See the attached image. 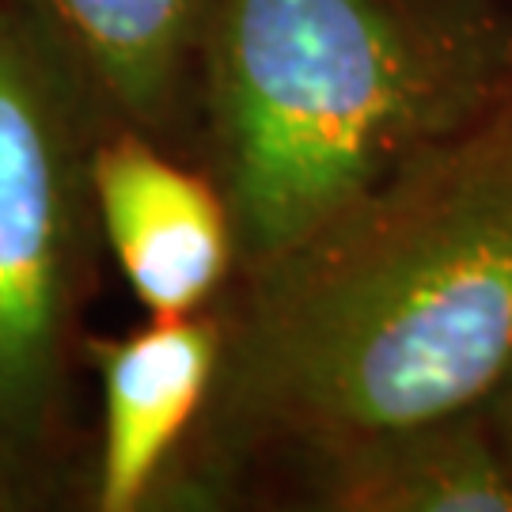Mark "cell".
Wrapping results in <instances>:
<instances>
[{
    "instance_id": "obj_1",
    "label": "cell",
    "mask_w": 512,
    "mask_h": 512,
    "mask_svg": "<svg viewBox=\"0 0 512 512\" xmlns=\"http://www.w3.org/2000/svg\"><path fill=\"white\" fill-rule=\"evenodd\" d=\"M213 395L160 509H220L512 372V92L220 296Z\"/></svg>"
},
{
    "instance_id": "obj_4",
    "label": "cell",
    "mask_w": 512,
    "mask_h": 512,
    "mask_svg": "<svg viewBox=\"0 0 512 512\" xmlns=\"http://www.w3.org/2000/svg\"><path fill=\"white\" fill-rule=\"evenodd\" d=\"M103 251L148 315L217 308L239 270L232 205L209 167L107 122L92 152Z\"/></svg>"
},
{
    "instance_id": "obj_3",
    "label": "cell",
    "mask_w": 512,
    "mask_h": 512,
    "mask_svg": "<svg viewBox=\"0 0 512 512\" xmlns=\"http://www.w3.org/2000/svg\"><path fill=\"white\" fill-rule=\"evenodd\" d=\"M110 114L35 0L0 8V512L46 509L80 463L84 315L103 251L92 152Z\"/></svg>"
},
{
    "instance_id": "obj_2",
    "label": "cell",
    "mask_w": 512,
    "mask_h": 512,
    "mask_svg": "<svg viewBox=\"0 0 512 512\" xmlns=\"http://www.w3.org/2000/svg\"><path fill=\"white\" fill-rule=\"evenodd\" d=\"M512 92V0H213L194 160L239 266L285 247Z\"/></svg>"
},
{
    "instance_id": "obj_7",
    "label": "cell",
    "mask_w": 512,
    "mask_h": 512,
    "mask_svg": "<svg viewBox=\"0 0 512 512\" xmlns=\"http://www.w3.org/2000/svg\"><path fill=\"white\" fill-rule=\"evenodd\" d=\"M110 122L194 160L198 57L213 0H35Z\"/></svg>"
},
{
    "instance_id": "obj_6",
    "label": "cell",
    "mask_w": 512,
    "mask_h": 512,
    "mask_svg": "<svg viewBox=\"0 0 512 512\" xmlns=\"http://www.w3.org/2000/svg\"><path fill=\"white\" fill-rule=\"evenodd\" d=\"M323 512H512V467L486 406L387 429L311 459L289 478Z\"/></svg>"
},
{
    "instance_id": "obj_8",
    "label": "cell",
    "mask_w": 512,
    "mask_h": 512,
    "mask_svg": "<svg viewBox=\"0 0 512 512\" xmlns=\"http://www.w3.org/2000/svg\"><path fill=\"white\" fill-rule=\"evenodd\" d=\"M486 414H490L497 444H501V452H505V459H509V467H512V372L497 384L494 395L486 399Z\"/></svg>"
},
{
    "instance_id": "obj_5",
    "label": "cell",
    "mask_w": 512,
    "mask_h": 512,
    "mask_svg": "<svg viewBox=\"0 0 512 512\" xmlns=\"http://www.w3.org/2000/svg\"><path fill=\"white\" fill-rule=\"evenodd\" d=\"M220 349V308L148 315L122 334H88L84 365L99 380V437L84 497L95 512L160 509L213 395Z\"/></svg>"
},
{
    "instance_id": "obj_9",
    "label": "cell",
    "mask_w": 512,
    "mask_h": 512,
    "mask_svg": "<svg viewBox=\"0 0 512 512\" xmlns=\"http://www.w3.org/2000/svg\"><path fill=\"white\" fill-rule=\"evenodd\" d=\"M4 4H8V0H0V8H4Z\"/></svg>"
}]
</instances>
